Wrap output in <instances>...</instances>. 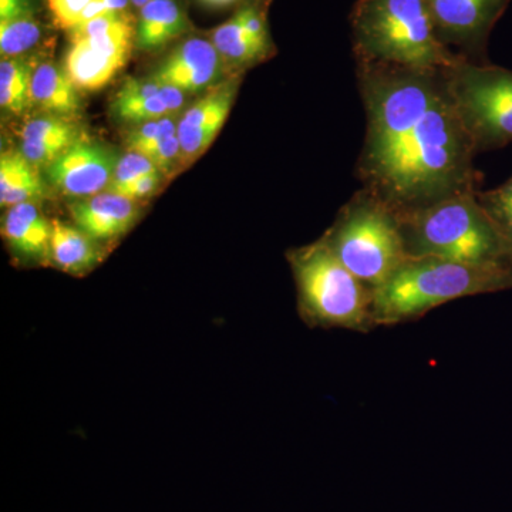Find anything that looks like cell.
<instances>
[{"label":"cell","mask_w":512,"mask_h":512,"mask_svg":"<svg viewBox=\"0 0 512 512\" xmlns=\"http://www.w3.org/2000/svg\"><path fill=\"white\" fill-rule=\"evenodd\" d=\"M70 215L84 234L94 241L106 242L120 238L133 227L138 207L137 201L107 191L73 202Z\"/></svg>","instance_id":"obj_13"},{"label":"cell","mask_w":512,"mask_h":512,"mask_svg":"<svg viewBox=\"0 0 512 512\" xmlns=\"http://www.w3.org/2000/svg\"><path fill=\"white\" fill-rule=\"evenodd\" d=\"M160 92L161 84L153 77L147 80L128 79L114 99V111L120 119L134 124L164 119L170 113Z\"/></svg>","instance_id":"obj_19"},{"label":"cell","mask_w":512,"mask_h":512,"mask_svg":"<svg viewBox=\"0 0 512 512\" xmlns=\"http://www.w3.org/2000/svg\"><path fill=\"white\" fill-rule=\"evenodd\" d=\"M221 55L211 40L191 37L168 55L153 74L185 94L208 89L221 76Z\"/></svg>","instance_id":"obj_11"},{"label":"cell","mask_w":512,"mask_h":512,"mask_svg":"<svg viewBox=\"0 0 512 512\" xmlns=\"http://www.w3.org/2000/svg\"><path fill=\"white\" fill-rule=\"evenodd\" d=\"M320 241L375 292L407 261L399 215L365 188L346 202Z\"/></svg>","instance_id":"obj_5"},{"label":"cell","mask_w":512,"mask_h":512,"mask_svg":"<svg viewBox=\"0 0 512 512\" xmlns=\"http://www.w3.org/2000/svg\"><path fill=\"white\" fill-rule=\"evenodd\" d=\"M238 15L248 36L255 40V42H258L259 45L271 47L272 49L264 13L255 8V6H248V8L239 10Z\"/></svg>","instance_id":"obj_28"},{"label":"cell","mask_w":512,"mask_h":512,"mask_svg":"<svg viewBox=\"0 0 512 512\" xmlns=\"http://www.w3.org/2000/svg\"><path fill=\"white\" fill-rule=\"evenodd\" d=\"M33 70L28 62L20 57H3L0 63V104L9 113H23L32 97Z\"/></svg>","instance_id":"obj_21"},{"label":"cell","mask_w":512,"mask_h":512,"mask_svg":"<svg viewBox=\"0 0 512 512\" xmlns=\"http://www.w3.org/2000/svg\"><path fill=\"white\" fill-rule=\"evenodd\" d=\"M211 42L217 47L224 62L237 66L261 62L271 53V47L259 45L248 36L238 13L212 32Z\"/></svg>","instance_id":"obj_20"},{"label":"cell","mask_w":512,"mask_h":512,"mask_svg":"<svg viewBox=\"0 0 512 512\" xmlns=\"http://www.w3.org/2000/svg\"><path fill=\"white\" fill-rule=\"evenodd\" d=\"M2 234L15 254L28 261H49L52 221L47 220L36 202L10 207L3 218Z\"/></svg>","instance_id":"obj_14"},{"label":"cell","mask_w":512,"mask_h":512,"mask_svg":"<svg viewBox=\"0 0 512 512\" xmlns=\"http://www.w3.org/2000/svg\"><path fill=\"white\" fill-rule=\"evenodd\" d=\"M117 163L111 148L80 138L47 167V175L62 194L82 200L109 190Z\"/></svg>","instance_id":"obj_10"},{"label":"cell","mask_w":512,"mask_h":512,"mask_svg":"<svg viewBox=\"0 0 512 512\" xmlns=\"http://www.w3.org/2000/svg\"><path fill=\"white\" fill-rule=\"evenodd\" d=\"M178 134V123L173 117L168 116L164 119L147 121V123L138 124L136 130L128 137V148L130 151L147 156L154 148L160 146L168 137Z\"/></svg>","instance_id":"obj_25"},{"label":"cell","mask_w":512,"mask_h":512,"mask_svg":"<svg viewBox=\"0 0 512 512\" xmlns=\"http://www.w3.org/2000/svg\"><path fill=\"white\" fill-rule=\"evenodd\" d=\"M20 138L22 143L53 147L62 153L80 140L76 126H73L66 117L55 116V114L30 119L23 126Z\"/></svg>","instance_id":"obj_22"},{"label":"cell","mask_w":512,"mask_h":512,"mask_svg":"<svg viewBox=\"0 0 512 512\" xmlns=\"http://www.w3.org/2000/svg\"><path fill=\"white\" fill-rule=\"evenodd\" d=\"M103 259L97 241L82 229L59 220L52 221L50 261L72 275L87 274Z\"/></svg>","instance_id":"obj_15"},{"label":"cell","mask_w":512,"mask_h":512,"mask_svg":"<svg viewBox=\"0 0 512 512\" xmlns=\"http://www.w3.org/2000/svg\"><path fill=\"white\" fill-rule=\"evenodd\" d=\"M42 39V26L32 15L0 20V53L2 57H20Z\"/></svg>","instance_id":"obj_24"},{"label":"cell","mask_w":512,"mask_h":512,"mask_svg":"<svg viewBox=\"0 0 512 512\" xmlns=\"http://www.w3.org/2000/svg\"><path fill=\"white\" fill-rule=\"evenodd\" d=\"M150 2H153V0H131V5H133L134 8L141 9Z\"/></svg>","instance_id":"obj_35"},{"label":"cell","mask_w":512,"mask_h":512,"mask_svg":"<svg viewBox=\"0 0 512 512\" xmlns=\"http://www.w3.org/2000/svg\"><path fill=\"white\" fill-rule=\"evenodd\" d=\"M33 103L47 113L60 117H70L79 113V89L69 74L53 62L40 63L33 69Z\"/></svg>","instance_id":"obj_16"},{"label":"cell","mask_w":512,"mask_h":512,"mask_svg":"<svg viewBox=\"0 0 512 512\" xmlns=\"http://www.w3.org/2000/svg\"><path fill=\"white\" fill-rule=\"evenodd\" d=\"M356 76L366 113L362 188L399 215L478 191L477 153L443 69L356 62Z\"/></svg>","instance_id":"obj_1"},{"label":"cell","mask_w":512,"mask_h":512,"mask_svg":"<svg viewBox=\"0 0 512 512\" xmlns=\"http://www.w3.org/2000/svg\"><path fill=\"white\" fill-rule=\"evenodd\" d=\"M147 157L156 164L158 170H170V168L173 167L180 158H183L178 134L168 137L167 140H164L163 143L160 144V146L154 148L151 153H148Z\"/></svg>","instance_id":"obj_29"},{"label":"cell","mask_w":512,"mask_h":512,"mask_svg":"<svg viewBox=\"0 0 512 512\" xmlns=\"http://www.w3.org/2000/svg\"><path fill=\"white\" fill-rule=\"evenodd\" d=\"M46 185L35 165L20 151H6L0 157V204L13 207L45 197Z\"/></svg>","instance_id":"obj_18"},{"label":"cell","mask_w":512,"mask_h":512,"mask_svg":"<svg viewBox=\"0 0 512 512\" xmlns=\"http://www.w3.org/2000/svg\"><path fill=\"white\" fill-rule=\"evenodd\" d=\"M104 2L111 12L120 13V15H127L131 5V0H104Z\"/></svg>","instance_id":"obj_33"},{"label":"cell","mask_w":512,"mask_h":512,"mask_svg":"<svg viewBox=\"0 0 512 512\" xmlns=\"http://www.w3.org/2000/svg\"><path fill=\"white\" fill-rule=\"evenodd\" d=\"M477 200L503 239L512 261V175L500 187L478 190Z\"/></svg>","instance_id":"obj_23"},{"label":"cell","mask_w":512,"mask_h":512,"mask_svg":"<svg viewBox=\"0 0 512 512\" xmlns=\"http://www.w3.org/2000/svg\"><path fill=\"white\" fill-rule=\"evenodd\" d=\"M350 29L356 62L443 69L463 59L440 42L427 0H357Z\"/></svg>","instance_id":"obj_3"},{"label":"cell","mask_w":512,"mask_h":512,"mask_svg":"<svg viewBox=\"0 0 512 512\" xmlns=\"http://www.w3.org/2000/svg\"><path fill=\"white\" fill-rule=\"evenodd\" d=\"M399 220L407 259L512 266L503 239L477 200V191L407 212Z\"/></svg>","instance_id":"obj_4"},{"label":"cell","mask_w":512,"mask_h":512,"mask_svg":"<svg viewBox=\"0 0 512 512\" xmlns=\"http://www.w3.org/2000/svg\"><path fill=\"white\" fill-rule=\"evenodd\" d=\"M158 82V80H157ZM161 92L160 96L163 99L165 106H167L168 113L174 114L178 113L181 109H183L185 104V93L181 92L177 87L170 86V84L161 83Z\"/></svg>","instance_id":"obj_32"},{"label":"cell","mask_w":512,"mask_h":512,"mask_svg":"<svg viewBox=\"0 0 512 512\" xmlns=\"http://www.w3.org/2000/svg\"><path fill=\"white\" fill-rule=\"evenodd\" d=\"M443 74L477 156L511 144L512 70L460 59Z\"/></svg>","instance_id":"obj_7"},{"label":"cell","mask_w":512,"mask_h":512,"mask_svg":"<svg viewBox=\"0 0 512 512\" xmlns=\"http://www.w3.org/2000/svg\"><path fill=\"white\" fill-rule=\"evenodd\" d=\"M299 311L320 328L366 332L375 323V291L363 284L322 241L289 255Z\"/></svg>","instance_id":"obj_6"},{"label":"cell","mask_w":512,"mask_h":512,"mask_svg":"<svg viewBox=\"0 0 512 512\" xmlns=\"http://www.w3.org/2000/svg\"><path fill=\"white\" fill-rule=\"evenodd\" d=\"M92 2L94 0H47V8L52 13L56 25L70 32L79 25L84 10Z\"/></svg>","instance_id":"obj_27"},{"label":"cell","mask_w":512,"mask_h":512,"mask_svg":"<svg viewBox=\"0 0 512 512\" xmlns=\"http://www.w3.org/2000/svg\"><path fill=\"white\" fill-rule=\"evenodd\" d=\"M156 173H160V170H158L156 164L150 158L144 156V154L137 153V151H128L127 154L119 158L109 190L133 183L138 178Z\"/></svg>","instance_id":"obj_26"},{"label":"cell","mask_w":512,"mask_h":512,"mask_svg":"<svg viewBox=\"0 0 512 512\" xmlns=\"http://www.w3.org/2000/svg\"><path fill=\"white\" fill-rule=\"evenodd\" d=\"M188 28L187 16L177 0H153L140 9L136 29L137 46L157 50L183 35Z\"/></svg>","instance_id":"obj_17"},{"label":"cell","mask_w":512,"mask_h":512,"mask_svg":"<svg viewBox=\"0 0 512 512\" xmlns=\"http://www.w3.org/2000/svg\"><path fill=\"white\" fill-rule=\"evenodd\" d=\"M512 289V266L407 259L375 292L376 325H397L468 296Z\"/></svg>","instance_id":"obj_2"},{"label":"cell","mask_w":512,"mask_h":512,"mask_svg":"<svg viewBox=\"0 0 512 512\" xmlns=\"http://www.w3.org/2000/svg\"><path fill=\"white\" fill-rule=\"evenodd\" d=\"M235 93L237 86L234 83L224 84L222 89L214 90L192 104L178 120L183 160H194L211 146L228 119Z\"/></svg>","instance_id":"obj_12"},{"label":"cell","mask_w":512,"mask_h":512,"mask_svg":"<svg viewBox=\"0 0 512 512\" xmlns=\"http://www.w3.org/2000/svg\"><path fill=\"white\" fill-rule=\"evenodd\" d=\"M511 0H427L437 37L447 49L476 64L491 63L488 42Z\"/></svg>","instance_id":"obj_8"},{"label":"cell","mask_w":512,"mask_h":512,"mask_svg":"<svg viewBox=\"0 0 512 512\" xmlns=\"http://www.w3.org/2000/svg\"><path fill=\"white\" fill-rule=\"evenodd\" d=\"M32 15L30 0H0V20Z\"/></svg>","instance_id":"obj_31"},{"label":"cell","mask_w":512,"mask_h":512,"mask_svg":"<svg viewBox=\"0 0 512 512\" xmlns=\"http://www.w3.org/2000/svg\"><path fill=\"white\" fill-rule=\"evenodd\" d=\"M158 183H160V173L146 175V177L138 178V180L133 181V183L121 185V187L113 188V190L109 191L114 192V194L123 195V197L130 198V200L137 201L153 194Z\"/></svg>","instance_id":"obj_30"},{"label":"cell","mask_w":512,"mask_h":512,"mask_svg":"<svg viewBox=\"0 0 512 512\" xmlns=\"http://www.w3.org/2000/svg\"><path fill=\"white\" fill-rule=\"evenodd\" d=\"M134 32L128 15L103 35L70 42L64 70L79 90H99L126 66L131 55Z\"/></svg>","instance_id":"obj_9"},{"label":"cell","mask_w":512,"mask_h":512,"mask_svg":"<svg viewBox=\"0 0 512 512\" xmlns=\"http://www.w3.org/2000/svg\"><path fill=\"white\" fill-rule=\"evenodd\" d=\"M204 5L211 6V8H222V6L232 5L238 0H201Z\"/></svg>","instance_id":"obj_34"}]
</instances>
